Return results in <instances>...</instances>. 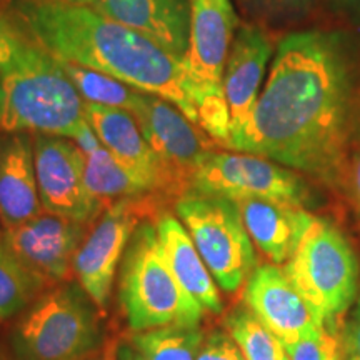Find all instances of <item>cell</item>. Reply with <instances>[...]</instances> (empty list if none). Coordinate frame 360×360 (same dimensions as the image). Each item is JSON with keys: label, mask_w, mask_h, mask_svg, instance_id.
<instances>
[{"label": "cell", "mask_w": 360, "mask_h": 360, "mask_svg": "<svg viewBox=\"0 0 360 360\" xmlns=\"http://www.w3.org/2000/svg\"><path fill=\"white\" fill-rule=\"evenodd\" d=\"M227 148L339 192L360 148V40L344 30L287 34L249 120L231 134Z\"/></svg>", "instance_id": "1"}, {"label": "cell", "mask_w": 360, "mask_h": 360, "mask_svg": "<svg viewBox=\"0 0 360 360\" xmlns=\"http://www.w3.org/2000/svg\"><path fill=\"white\" fill-rule=\"evenodd\" d=\"M15 12L29 34L58 60L87 67L165 98L199 125L182 60L152 40L85 6L24 0L17 4Z\"/></svg>", "instance_id": "2"}, {"label": "cell", "mask_w": 360, "mask_h": 360, "mask_svg": "<svg viewBox=\"0 0 360 360\" xmlns=\"http://www.w3.org/2000/svg\"><path fill=\"white\" fill-rule=\"evenodd\" d=\"M89 129L84 98L58 58L30 35L19 57L0 74V132L77 142Z\"/></svg>", "instance_id": "3"}, {"label": "cell", "mask_w": 360, "mask_h": 360, "mask_svg": "<svg viewBox=\"0 0 360 360\" xmlns=\"http://www.w3.org/2000/svg\"><path fill=\"white\" fill-rule=\"evenodd\" d=\"M8 342L15 360H87L105 347L102 310L77 281L56 283L19 314Z\"/></svg>", "instance_id": "4"}, {"label": "cell", "mask_w": 360, "mask_h": 360, "mask_svg": "<svg viewBox=\"0 0 360 360\" xmlns=\"http://www.w3.org/2000/svg\"><path fill=\"white\" fill-rule=\"evenodd\" d=\"M117 294L132 332L199 326L205 314L170 269L152 220H142L132 233L117 274Z\"/></svg>", "instance_id": "5"}, {"label": "cell", "mask_w": 360, "mask_h": 360, "mask_svg": "<svg viewBox=\"0 0 360 360\" xmlns=\"http://www.w3.org/2000/svg\"><path fill=\"white\" fill-rule=\"evenodd\" d=\"M282 267L319 326L340 334L360 283L357 254L344 231L334 220L314 215L294 255Z\"/></svg>", "instance_id": "6"}, {"label": "cell", "mask_w": 360, "mask_h": 360, "mask_svg": "<svg viewBox=\"0 0 360 360\" xmlns=\"http://www.w3.org/2000/svg\"><path fill=\"white\" fill-rule=\"evenodd\" d=\"M237 22L231 0H191L188 49L182 58L186 87L197 109L199 127L225 148L231 139V110L222 77Z\"/></svg>", "instance_id": "7"}, {"label": "cell", "mask_w": 360, "mask_h": 360, "mask_svg": "<svg viewBox=\"0 0 360 360\" xmlns=\"http://www.w3.org/2000/svg\"><path fill=\"white\" fill-rule=\"evenodd\" d=\"M175 215L186 225L219 289L227 294L240 290L259 262L236 202L188 191L179 197Z\"/></svg>", "instance_id": "8"}, {"label": "cell", "mask_w": 360, "mask_h": 360, "mask_svg": "<svg viewBox=\"0 0 360 360\" xmlns=\"http://www.w3.org/2000/svg\"><path fill=\"white\" fill-rule=\"evenodd\" d=\"M188 191L233 202L267 199L300 207H307L314 199L302 174L244 152H209L193 169Z\"/></svg>", "instance_id": "9"}, {"label": "cell", "mask_w": 360, "mask_h": 360, "mask_svg": "<svg viewBox=\"0 0 360 360\" xmlns=\"http://www.w3.org/2000/svg\"><path fill=\"white\" fill-rule=\"evenodd\" d=\"M147 195L110 204L92 224L74 259V277L97 307H109L125 249L147 212Z\"/></svg>", "instance_id": "10"}, {"label": "cell", "mask_w": 360, "mask_h": 360, "mask_svg": "<svg viewBox=\"0 0 360 360\" xmlns=\"http://www.w3.org/2000/svg\"><path fill=\"white\" fill-rule=\"evenodd\" d=\"M34 160L42 209L92 225L103 207L85 184V154L70 139L35 134Z\"/></svg>", "instance_id": "11"}, {"label": "cell", "mask_w": 360, "mask_h": 360, "mask_svg": "<svg viewBox=\"0 0 360 360\" xmlns=\"http://www.w3.org/2000/svg\"><path fill=\"white\" fill-rule=\"evenodd\" d=\"M92 225L44 210L4 231L2 244L49 285L74 278V259Z\"/></svg>", "instance_id": "12"}, {"label": "cell", "mask_w": 360, "mask_h": 360, "mask_svg": "<svg viewBox=\"0 0 360 360\" xmlns=\"http://www.w3.org/2000/svg\"><path fill=\"white\" fill-rule=\"evenodd\" d=\"M148 146L188 191L197 164L217 146L199 125L188 120L172 102L139 90L130 110Z\"/></svg>", "instance_id": "13"}, {"label": "cell", "mask_w": 360, "mask_h": 360, "mask_svg": "<svg viewBox=\"0 0 360 360\" xmlns=\"http://www.w3.org/2000/svg\"><path fill=\"white\" fill-rule=\"evenodd\" d=\"M85 115L102 146L148 193H172L186 188L152 150L129 110L85 102Z\"/></svg>", "instance_id": "14"}, {"label": "cell", "mask_w": 360, "mask_h": 360, "mask_svg": "<svg viewBox=\"0 0 360 360\" xmlns=\"http://www.w3.org/2000/svg\"><path fill=\"white\" fill-rule=\"evenodd\" d=\"M244 305L287 350L319 328L307 300L281 265L260 264L244 285Z\"/></svg>", "instance_id": "15"}, {"label": "cell", "mask_w": 360, "mask_h": 360, "mask_svg": "<svg viewBox=\"0 0 360 360\" xmlns=\"http://www.w3.org/2000/svg\"><path fill=\"white\" fill-rule=\"evenodd\" d=\"M274 53V44L264 29L252 24L238 27L222 77L224 96L231 110V134L249 120Z\"/></svg>", "instance_id": "16"}, {"label": "cell", "mask_w": 360, "mask_h": 360, "mask_svg": "<svg viewBox=\"0 0 360 360\" xmlns=\"http://www.w3.org/2000/svg\"><path fill=\"white\" fill-rule=\"evenodd\" d=\"M92 8L182 60L188 49L191 0H96Z\"/></svg>", "instance_id": "17"}, {"label": "cell", "mask_w": 360, "mask_h": 360, "mask_svg": "<svg viewBox=\"0 0 360 360\" xmlns=\"http://www.w3.org/2000/svg\"><path fill=\"white\" fill-rule=\"evenodd\" d=\"M29 134H11L0 142V225L12 229L42 214Z\"/></svg>", "instance_id": "18"}, {"label": "cell", "mask_w": 360, "mask_h": 360, "mask_svg": "<svg viewBox=\"0 0 360 360\" xmlns=\"http://www.w3.org/2000/svg\"><path fill=\"white\" fill-rule=\"evenodd\" d=\"M254 245L270 260L285 265L312 222L314 214L305 207L267 199L236 202Z\"/></svg>", "instance_id": "19"}, {"label": "cell", "mask_w": 360, "mask_h": 360, "mask_svg": "<svg viewBox=\"0 0 360 360\" xmlns=\"http://www.w3.org/2000/svg\"><path fill=\"white\" fill-rule=\"evenodd\" d=\"M154 222L162 250L180 285L200 304L205 312L222 314L224 302L217 282L200 257L186 225L180 222L177 215L170 212L159 214Z\"/></svg>", "instance_id": "20"}, {"label": "cell", "mask_w": 360, "mask_h": 360, "mask_svg": "<svg viewBox=\"0 0 360 360\" xmlns=\"http://www.w3.org/2000/svg\"><path fill=\"white\" fill-rule=\"evenodd\" d=\"M200 326H172L132 332L127 342L141 360H197L205 340Z\"/></svg>", "instance_id": "21"}, {"label": "cell", "mask_w": 360, "mask_h": 360, "mask_svg": "<svg viewBox=\"0 0 360 360\" xmlns=\"http://www.w3.org/2000/svg\"><path fill=\"white\" fill-rule=\"evenodd\" d=\"M85 184L103 207L148 193L102 143L85 154Z\"/></svg>", "instance_id": "22"}, {"label": "cell", "mask_w": 360, "mask_h": 360, "mask_svg": "<svg viewBox=\"0 0 360 360\" xmlns=\"http://www.w3.org/2000/svg\"><path fill=\"white\" fill-rule=\"evenodd\" d=\"M224 330L236 342L244 360H290L283 342L245 305L236 307L225 315Z\"/></svg>", "instance_id": "23"}, {"label": "cell", "mask_w": 360, "mask_h": 360, "mask_svg": "<svg viewBox=\"0 0 360 360\" xmlns=\"http://www.w3.org/2000/svg\"><path fill=\"white\" fill-rule=\"evenodd\" d=\"M45 289L49 283L0 244V322L24 312Z\"/></svg>", "instance_id": "24"}, {"label": "cell", "mask_w": 360, "mask_h": 360, "mask_svg": "<svg viewBox=\"0 0 360 360\" xmlns=\"http://www.w3.org/2000/svg\"><path fill=\"white\" fill-rule=\"evenodd\" d=\"M58 62H60L62 69L70 79V82L75 85L84 102L105 107H119V109L129 112L134 109L139 96L137 89L97 70L87 69V67L75 65L64 60Z\"/></svg>", "instance_id": "25"}, {"label": "cell", "mask_w": 360, "mask_h": 360, "mask_svg": "<svg viewBox=\"0 0 360 360\" xmlns=\"http://www.w3.org/2000/svg\"><path fill=\"white\" fill-rule=\"evenodd\" d=\"M290 360H347L339 332L319 327L289 349Z\"/></svg>", "instance_id": "26"}, {"label": "cell", "mask_w": 360, "mask_h": 360, "mask_svg": "<svg viewBox=\"0 0 360 360\" xmlns=\"http://www.w3.org/2000/svg\"><path fill=\"white\" fill-rule=\"evenodd\" d=\"M250 15L264 22L299 20L312 8L315 0H238Z\"/></svg>", "instance_id": "27"}, {"label": "cell", "mask_w": 360, "mask_h": 360, "mask_svg": "<svg viewBox=\"0 0 360 360\" xmlns=\"http://www.w3.org/2000/svg\"><path fill=\"white\" fill-rule=\"evenodd\" d=\"M29 30L0 8V74L13 64L29 42Z\"/></svg>", "instance_id": "28"}, {"label": "cell", "mask_w": 360, "mask_h": 360, "mask_svg": "<svg viewBox=\"0 0 360 360\" xmlns=\"http://www.w3.org/2000/svg\"><path fill=\"white\" fill-rule=\"evenodd\" d=\"M197 360H244L237 344L225 330L207 332Z\"/></svg>", "instance_id": "29"}, {"label": "cell", "mask_w": 360, "mask_h": 360, "mask_svg": "<svg viewBox=\"0 0 360 360\" xmlns=\"http://www.w3.org/2000/svg\"><path fill=\"white\" fill-rule=\"evenodd\" d=\"M360 225V148L350 157L339 188Z\"/></svg>", "instance_id": "30"}, {"label": "cell", "mask_w": 360, "mask_h": 360, "mask_svg": "<svg viewBox=\"0 0 360 360\" xmlns=\"http://www.w3.org/2000/svg\"><path fill=\"white\" fill-rule=\"evenodd\" d=\"M340 337L342 344H344L345 359L360 360V283L357 299H355V307L350 312L349 319H345L340 330Z\"/></svg>", "instance_id": "31"}, {"label": "cell", "mask_w": 360, "mask_h": 360, "mask_svg": "<svg viewBox=\"0 0 360 360\" xmlns=\"http://www.w3.org/2000/svg\"><path fill=\"white\" fill-rule=\"evenodd\" d=\"M117 360H141V357L130 347L129 342H124L117 345Z\"/></svg>", "instance_id": "32"}, {"label": "cell", "mask_w": 360, "mask_h": 360, "mask_svg": "<svg viewBox=\"0 0 360 360\" xmlns=\"http://www.w3.org/2000/svg\"><path fill=\"white\" fill-rule=\"evenodd\" d=\"M87 360H117V345H105V347L98 350L96 355H92V357Z\"/></svg>", "instance_id": "33"}, {"label": "cell", "mask_w": 360, "mask_h": 360, "mask_svg": "<svg viewBox=\"0 0 360 360\" xmlns=\"http://www.w3.org/2000/svg\"><path fill=\"white\" fill-rule=\"evenodd\" d=\"M47 2H57V4H69V6H85L90 7L96 4V0H47Z\"/></svg>", "instance_id": "34"}, {"label": "cell", "mask_w": 360, "mask_h": 360, "mask_svg": "<svg viewBox=\"0 0 360 360\" xmlns=\"http://www.w3.org/2000/svg\"><path fill=\"white\" fill-rule=\"evenodd\" d=\"M337 2H339L340 6L352 8V11H359L360 8V0H337Z\"/></svg>", "instance_id": "35"}, {"label": "cell", "mask_w": 360, "mask_h": 360, "mask_svg": "<svg viewBox=\"0 0 360 360\" xmlns=\"http://www.w3.org/2000/svg\"><path fill=\"white\" fill-rule=\"evenodd\" d=\"M0 360H15V359H13V355L11 354V350L4 349L2 345H0Z\"/></svg>", "instance_id": "36"}, {"label": "cell", "mask_w": 360, "mask_h": 360, "mask_svg": "<svg viewBox=\"0 0 360 360\" xmlns=\"http://www.w3.org/2000/svg\"><path fill=\"white\" fill-rule=\"evenodd\" d=\"M2 237H4V231L0 229V244H2Z\"/></svg>", "instance_id": "37"}]
</instances>
